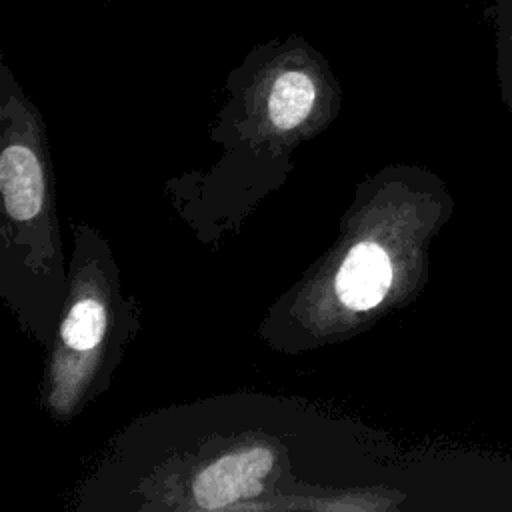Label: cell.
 <instances>
[{"label":"cell","instance_id":"5b68a950","mask_svg":"<svg viewBox=\"0 0 512 512\" xmlns=\"http://www.w3.org/2000/svg\"><path fill=\"white\" fill-rule=\"evenodd\" d=\"M496 32V70L502 102L512 122V0H496L486 12Z\"/></svg>","mask_w":512,"mask_h":512},{"label":"cell","instance_id":"6da1fadb","mask_svg":"<svg viewBox=\"0 0 512 512\" xmlns=\"http://www.w3.org/2000/svg\"><path fill=\"white\" fill-rule=\"evenodd\" d=\"M272 464L274 456L264 446L234 452L216 460L194 480L196 504L214 510L256 496L262 490V478L270 472Z\"/></svg>","mask_w":512,"mask_h":512},{"label":"cell","instance_id":"7a4b0ae2","mask_svg":"<svg viewBox=\"0 0 512 512\" xmlns=\"http://www.w3.org/2000/svg\"><path fill=\"white\" fill-rule=\"evenodd\" d=\"M390 282L388 254L374 242H360L348 252L336 274V292L348 308L368 310L386 296Z\"/></svg>","mask_w":512,"mask_h":512},{"label":"cell","instance_id":"277c9868","mask_svg":"<svg viewBox=\"0 0 512 512\" xmlns=\"http://www.w3.org/2000/svg\"><path fill=\"white\" fill-rule=\"evenodd\" d=\"M106 330V310L96 300H80L76 302L64 324L62 338L74 350H90L94 348Z\"/></svg>","mask_w":512,"mask_h":512},{"label":"cell","instance_id":"3957f363","mask_svg":"<svg viewBox=\"0 0 512 512\" xmlns=\"http://www.w3.org/2000/svg\"><path fill=\"white\" fill-rule=\"evenodd\" d=\"M0 184L6 212L14 220L34 218L44 200V176L36 154L22 144H12L0 158Z\"/></svg>","mask_w":512,"mask_h":512}]
</instances>
